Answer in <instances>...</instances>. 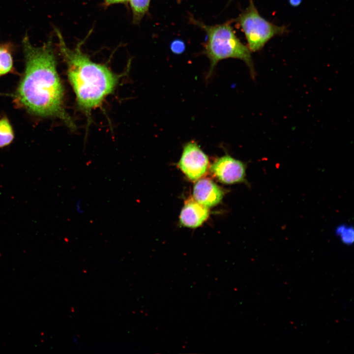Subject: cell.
<instances>
[{
    "label": "cell",
    "mask_w": 354,
    "mask_h": 354,
    "mask_svg": "<svg viewBox=\"0 0 354 354\" xmlns=\"http://www.w3.org/2000/svg\"><path fill=\"white\" fill-rule=\"evenodd\" d=\"M336 234L344 244L350 245L353 243L354 231L352 227L341 225L336 229Z\"/></svg>",
    "instance_id": "7c38bea8"
},
{
    "label": "cell",
    "mask_w": 354,
    "mask_h": 354,
    "mask_svg": "<svg viewBox=\"0 0 354 354\" xmlns=\"http://www.w3.org/2000/svg\"><path fill=\"white\" fill-rule=\"evenodd\" d=\"M171 49L175 54H181L185 49V45L182 41L176 40L171 44Z\"/></svg>",
    "instance_id": "4fadbf2b"
},
{
    "label": "cell",
    "mask_w": 354,
    "mask_h": 354,
    "mask_svg": "<svg viewBox=\"0 0 354 354\" xmlns=\"http://www.w3.org/2000/svg\"><path fill=\"white\" fill-rule=\"evenodd\" d=\"M60 52L67 65V76L79 108L87 116L101 105L115 90L119 76L104 64L92 61L81 50L80 44L73 49L65 44L57 30Z\"/></svg>",
    "instance_id": "7a4b0ae2"
},
{
    "label": "cell",
    "mask_w": 354,
    "mask_h": 354,
    "mask_svg": "<svg viewBox=\"0 0 354 354\" xmlns=\"http://www.w3.org/2000/svg\"><path fill=\"white\" fill-rule=\"evenodd\" d=\"M208 215L207 207L193 199H189L182 207L179 220L184 226L194 228L201 225Z\"/></svg>",
    "instance_id": "ba28073f"
},
{
    "label": "cell",
    "mask_w": 354,
    "mask_h": 354,
    "mask_svg": "<svg viewBox=\"0 0 354 354\" xmlns=\"http://www.w3.org/2000/svg\"><path fill=\"white\" fill-rule=\"evenodd\" d=\"M245 169L243 162L229 155L217 158L210 167L213 175L221 182L226 184L244 181Z\"/></svg>",
    "instance_id": "8992f818"
},
{
    "label": "cell",
    "mask_w": 354,
    "mask_h": 354,
    "mask_svg": "<svg viewBox=\"0 0 354 354\" xmlns=\"http://www.w3.org/2000/svg\"><path fill=\"white\" fill-rule=\"evenodd\" d=\"M14 137V132L9 120L5 117L0 119V148L9 145Z\"/></svg>",
    "instance_id": "30bf717a"
},
{
    "label": "cell",
    "mask_w": 354,
    "mask_h": 354,
    "mask_svg": "<svg viewBox=\"0 0 354 354\" xmlns=\"http://www.w3.org/2000/svg\"><path fill=\"white\" fill-rule=\"evenodd\" d=\"M13 67V58L8 45L0 46V76L9 73Z\"/></svg>",
    "instance_id": "9c48e42d"
},
{
    "label": "cell",
    "mask_w": 354,
    "mask_h": 354,
    "mask_svg": "<svg viewBox=\"0 0 354 354\" xmlns=\"http://www.w3.org/2000/svg\"><path fill=\"white\" fill-rule=\"evenodd\" d=\"M133 14L134 19L138 22L148 11L150 0H128Z\"/></svg>",
    "instance_id": "8fae6325"
},
{
    "label": "cell",
    "mask_w": 354,
    "mask_h": 354,
    "mask_svg": "<svg viewBox=\"0 0 354 354\" xmlns=\"http://www.w3.org/2000/svg\"><path fill=\"white\" fill-rule=\"evenodd\" d=\"M301 1L302 0H289L290 4L293 6H297Z\"/></svg>",
    "instance_id": "9a60e30c"
},
{
    "label": "cell",
    "mask_w": 354,
    "mask_h": 354,
    "mask_svg": "<svg viewBox=\"0 0 354 354\" xmlns=\"http://www.w3.org/2000/svg\"><path fill=\"white\" fill-rule=\"evenodd\" d=\"M105 0L106 1V3L107 4H112L123 2H124L126 0Z\"/></svg>",
    "instance_id": "5bb4252c"
},
{
    "label": "cell",
    "mask_w": 354,
    "mask_h": 354,
    "mask_svg": "<svg viewBox=\"0 0 354 354\" xmlns=\"http://www.w3.org/2000/svg\"><path fill=\"white\" fill-rule=\"evenodd\" d=\"M209 161L207 156L194 141L183 146L178 166L190 180L195 181L206 172Z\"/></svg>",
    "instance_id": "5b68a950"
},
{
    "label": "cell",
    "mask_w": 354,
    "mask_h": 354,
    "mask_svg": "<svg viewBox=\"0 0 354 354\" xmlns=\"http://www.w3.org/2000/svg\"><path fill=\"white\" fill-rule=\"evenodd\" d=\"M196 23L207 34L204 52L210 61L207 78L211 75L220 60L228 58L243 60L248 66L252 78H255V72L250 51L237 38L230 23L209 26Z\"/></svg>",
    "instance_id": "3957f363"
},
{
    "label": "cell",
    "mask_w": 354,
    "mask_h": 354,
    "mask_svg": "<svg viewBox=\"0 0 354 354\" xmlns=\"http://www.w3.org/2000/svg\"><path fill=\"white\" fill-rule=\"evenodd\" d=\"M223 196L221 189L213 181L203 178L196 182L193 188L194 199L206 207L219 204Z\"/></svg>",
    "instance_id": "52a82bcc"
},
{
    "label": "cell",
    "mask_w": 354,
    "mask_h": 354,
    "mask_svg": "<svg viewBox=\"0 0 354 354\" xmlns=\"http://www.w3.org/2000/svg\"><path fill=\"white\" fill-rule=\"evenodd\" d=\"M23 45L26 67L16 92V100L32 114L59 118L74 128L64 108V89L57 70L52 42L36 47L26 35Z\"/></svg>",
    "instance_id": "6da1fadb"
},
{
    "label": "cell",
    "mask_w": 354,
    "mask_h": 354,
    "mask_svg": "<svg viewBox=\"0 0 354 354\" xmlns=\"http://www.w3.org/2000/svg\"><path fill=\"white\" fill-rule=\"evenodd\" d=\"M237 21L245 34L250 52L261 50L273 37L288 31L286 27L274 25L263 17L253 0H249V6L240 14Z\"/></svg>",
    "instance_id": "277c9868"
}]
</instances>
